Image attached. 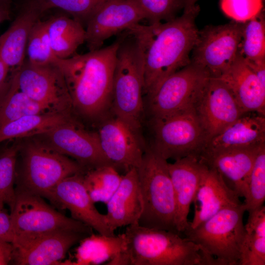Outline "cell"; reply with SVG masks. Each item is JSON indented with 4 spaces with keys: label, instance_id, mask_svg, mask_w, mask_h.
I'll return each instance as SVG.
<instances>
[{
    "label": "cell",
    "instance_id": "obj_9",
    "mask_svg": "<svg viewBox=\"0 0 265 265\" xmlns=\"http://www.w3.org/2000/svg\"><path fill=\"white\" fill-rule=\"evenodd\" d=\"M210 77L191 63L169 75L144 96L145 118H161L194 107Z\"/></svg>",
    "mask_w": 265,
    "mask_h": 265
},
{
    "label": "cell",
    "instance_id": "obj_10",
    "mask_svg": "<svg viewBox=\"0 0 265 265\" xmlns=\"http://www.w3.org/2000/svg\"><path fill=\"white\" fill-rule=\"evenodd\" d=\"M10 215L13 241L62 231L87 235L93 233L91 228L57 212L43 197L26 191L16 189V198Z\"/></svg>",
    "mask_w": 265,
    "mask_h": 265
},
{
    "label": "cell",
    "instance_id": "obj_18",
    "mask_svg": "<svg viewBox=\"0 0 265 265\" xmlns=\"http://www.w3.org/2000/svg\"><path fill=\"white\" fill-rule=\"evenodd\" d=\"M69 176L55 187L50 201L61 209L68 210L71 217L104 235L114 233L108 226L105 214L96 209L83 182V174Z\"/></svg>",
    "mask_w": 265,
    "mask_h": 265
},
{
    "label": "cell",
    "instance_id": "obj_40",
    "mask_svg": "<svg viewBox=\"0 0 265 265\" xmlns=\"http://www.w3.org/2000/svg\"><path fill=\"white\" fill-rule=\"evenodd\" d=\"M0 238L11 243L14 239L10 215L4 209H0Z\"/></svg>",
    "mask_w": 265,
    "mask_h": 265
},
{
    "label": "cell",
    "instance_id": "obj_36",
    "mask_svg": "<svg viewBox=\"0 0 265 265\" xmlns=\"http://www.w3.org/2000/svg\"><path fill=\"white\" fill-rule=\"evenodd\" d=\"M148 24L171 21L184 8L183 0H134Z\"/></svg>",
    "mask_w": 265,
    "mask_h": 265
},
{
    "label": "cell",
    "instance_id": "obj_4",
    "mask_svg": "<svg viewBox=\"0 0 265 265\" xmlns=\"http://www.w3.org/2000/svg\"><path fill=\"white\" fill-rule=\"evenodd\" d=\"M119 37L111 107L115 116L142 136L145 116L142 55L136 40L128 30Z\"/></svg>",
    "mask_w": 265,
    "mask_h": 265
},
{
    "label": "cell",
    "instance_id": "obj_21",
    "mask_svg": "<svg viewBox=\"0 0 265 265\" xmlns=\"http://www.w3.org/2000/svg\"><path fill=\"white\" fill-rule=\"evenodd\" d=\"M203 163L199 158L189 156L168 162L176 204V229L183 233L189 227L187 219L191 204L200 181Z\"/></svg>",
    "mask_w": 265,
    "mask_h": 265
},
{
    "label": "cell",
    "instance_id": "obj_43",
    "mask_svg": "<svg viewBox=\"0 0 265 265\" xmlns=\"http://www.w3.org/2000/svg\"><path fill=\"white\" fill-rule=\"evenodd\" d=\"M245 61L256 75L261 83L265 86V60L255 61L245 60Z\"/></svg>",
    "mask_w": 265,
    "mask_h": 265
},
{
    "label": "cell",
    "instance_id": "obj_12",
    "mask_svg": "<svg viewBox=\"0 0 265 265\" xmlns=\"http://www.w3.org/2000/svg\"><path fill=\"white\" fill-rule=\"evenodd\" d=\"M19 89L52 111L69 113L72 102L64 76L56 64L24 62L13 76Z\"/></svg>",
    "mask_w": 265,
    "mask_h": 265
},
{
    "label": "cell",
    "instance_id": "obj_46",
    "mask_svg": "<svg viewBox=\"0 0 265 265\" xmlns=\"http://www.w3.org/2000/svg\"><path fill=\"white\" fill-rule=\"evenodd\" d=\"M10 0H0V5L6 7V4L9 2Z\"/></svg>",
    "mask_w": 265,
    "mask_h": 265
},
{
    "label": "cell",
    "instance_id": "obj_25",
    "mask_svg": "<svg viewBox=\"0 0 265 265\" xmlns=\"http://www.w3.org/2000/svg\"><path fill=\"white\" fill-rule=\"evenodd\" d=\"M43 13L35 0L30 1L0 36V57L10 70L16 71L24 63L30 31Z\"/></svg>",
    "mask_w": 265,
    "mask_h": 265
},
{
    "label": "cell",
    "instance_id": "obj_34",
    "mask_svg": "<svg viewBox=\"0 0 265 265\" xmlns=\"http://www.w3.org/2000/svg\"><path fill=\"white\" fill-rule=\"evenodd\" d=\"M110 0H35L42 11L58 8L69 14L84 26L91 17Z\"/></svg>",
    "mask_w": 265,
    "mask_h": 265
},
{
    "label": "cell",
    "instance_id": "obj_6",
    "mask_svg": "<svg viewBox=\"0 0 265 265\" xmlns=\"http://www.w3.org/2000/svg\"><path fill=\"white\" fill-rule=\"evenodd\" d=\"M22 161L16 172L15 189L29 192L50 200L55 187L65 178L86 170L77 161L51 148L44 142L30 141L22 148Z\"/></svg>",
    "mask_w": 265,
    "mask_h": 265
},
{
    "label": "cell",
    "instance_id": "obj_2",
    "mask_svg": "<svg viewBox=\"0 0 265 265\" xmlns=\"http://www.w3.org/2000/svg\"><path fill=\"white\" fill-rule=\"evenodd\" d=\"M120 37L106 47L58 59L72 107L88 119L105 116L111 106L112 86Z\"/></svg>",
    "mask_w": 265,
    "mask_h": 265
},
{
    "label": "cell",
    "instance_id": "obj_37",
    "mask_svg": "<svg viewBox=\"0 0 265 265\" xmlns=\"http://www.w3.org/2000/svg\"><path fill=\"white\" fill-rule=\"evenodd\" d=\"M220 7L232 21L244 23L263 10L264 0H220Z\"/></svg>",
    "mask_w": 265,
    "mask_h": 265
},
{
    "label": "cell",
    "instance_id": "obj_17",
    "mask_svg": "<svg viewBox=\"0 0 265 265\" xmlns=\"http://www.w3.org/2000/svg\"><path fill=\"white\" fill-rule=\"evenodd\" d=\"M144 20L134 0H110L85 25V41L89 51L102 47L111 36L129 30Z\"/></svg>",
    "mask_w": 265,
    "mask_h": 265
},
{
    "label": "cell",
    "instance_id": "obj_28",
    "mask_svg": "<svg viewBox=\"0 0 265 265\" xmlns=\"http://www.w3.org/2000/svg\"><path fill=\"white\" fill-rule=\"evenodd\" d=\"M71 119L69 113L56 112L25 116L0 127V143L43 134Z\"/></svg>",
    "mask_w": 265,
    "mask_h": 265
},
{
    "label": "cell",
    "instance_id": "obj_5",
    "mask_svg": "<svg viewBox=\"0 0 265 265\" xmlns=\"http://www.w3.org/2000/svg\"><path fill=\"white\" fill-rule=\"evenodd\" d=\"M137 170L143 204L138 224L177 232L176 204L167 161L147 147Z\"/></svg>",
    "mask_w": 265,
    "mask_h": 265
},
{
    "label": "cell",
    "instance_id": "obj_39",
    "mask_svg": "<svg viewBox=\"0 0 265 265\" xmlns=\"http://www.w3.org/2000/svg\"><path fill=\"white\" fill-rule=\"evenodd\" d=\"M249 216L244 225L245 232L260 237H265V207L262 205L248 212Z\"/></svg>",
    "mask_w": 265,
    "mask_h": 265
},
{
    "label": "cell",
    "instance_id": "obj_13",
    "mask_svg": "<svg viewBox=\"0 0 265 265\" xmlns=\"http://www.w3.org/2000/svg\"><path fill=\"white\" fill-rule=\"evenodd\" d=\"M194 108L207 142L245 113L228 86L220 79L211 77Z\"/></svg>",
    "mask_w": 265,
    "mask_h": 265
},
{
    "label": "cell",
    "instance_id": "obj_11",
    "mask_svg": "<svg viewBox=\"0 0 265 265\" xmlns=\"http://www.w3.org/2000/svg\"><path fill=\"white\" fill-rule=\"evenodd\" d=\"M243 23L232 21L209 25L198 31L190 55V63L218 78L231 65L238 53Z\"/></svg>",
    "mask_w": 265,
    "mask_h": 265
},
{
    "label": "cell",
    "instance_id": "obj_47",
    "mask_svg": "<svg viewBox=\"0 0 265 265\" xmlns=\"http://www.w3.org/2000/svg\"><path fill=\"white\" fill-rule=\"evenodd\" d=\"M2 150H1V151H0V154L1 153V152H2Z\"/></svg>",
    "mask_w": 265,
    "mask_h": 265
},
{
    "label": "cell",
    "instance_id": "obj_20",
    "mask_svg": "<svg viewBox=\"0 0 265 265\" xmlns=\"http://www.w3.org/2000/svg\"><path fill=\"white\" fill-rule=\"evenodd\" d=\"M264 144L265 115L256 112H245L209 139L201 155L234 149L256 148Z\"/></svg>",
    "mask_w": 265,
    "mask_h": 265
},
{
    "label": "cell",
    "instance_id": "obj_35",
    "mask_svg": "<svg viewBox=\"0 0 265 265\" xmlns=\"http://www.w3.org/2000/svg\"><path fill=\"white\" fill-rule=\"evenodd\" d=\"M243 203L246 211L255 209L265 200V145L258 150L250 172L247 193Z\"/></svg>",
    "mask_w": 265,
    "mask_h": 265
},
{
    "label": "cell",
    "instance_id": "obj_27",
    "mask_svg": "<svg viewBox=\"0 0 265 265\" xmlns=\"http://www.w3.org/2000/svg\"><path fill=\"white\" fill-rule=\"evenodd\" d=\"M52 50L58 59L69 58L76 53L85 41L84 27L79 21L67 16L53 17L47 21Z\"/></svg>",
    "mask_w": 265,
    "mask_h": 265
},
{
    "label": "cell",
    "instance_id": "obj_31",
    "mask_svg": "<svg viewBox=\"0 0 265 265\" xmlns=\"http://www.w3.org/2000/svg\"><path fill=\"white\" fill-rule=\"evenodd\" d=\"M238 53L246 61L265 60V18L263 10L243 23Z\"/></svg>",
    "mask_w": 265,
    "mask_h": 265
},
{
    "label": "cell",
    "instance_id": "obj_3",
    "mask_svg": "<svg viewBox=\"0 0 265 265\" xmlns=\"http://www.w3.org/2000/svg\"><path fill=\"white\" fill-rule=\"evenodd\" d=\"M125 250L109 265H219L200 245L176 232L126 226Z\"/></svg>",
    "mask_w": 265,
    "mask_h": 265
},
{
    "label": "cell",
    "instance_id": "obj_16",
    "mask_svg": "<svg viewBox=\"0 0 265 265\" xmlns=\"http://www.w3.org/2000/svg\"><path fill=\"white\" fill-rule=\"evenodd\" d=\"M89 235L71 231H57L15 239L11 262L18 265H50L59 263L68 250Z\"/></svg>",
    "mask_w": 265,
    "mask_h": 265
},
{
    "label": "cell",
    "instance_id": "obj_8",
    "mask_svg": "<svg viewBox=\"0 0 265 265\" xmlns=\"http://www.w3.org/2000/svg\"><path fill=\"white\" fill-rule=\"evenodd\" d=\"M243 204L222 209L193 229L183 234L200 245L219 265H238L245 235Z\"/></svg>",
    "mask_w": 265,
    "mask_h": 265
},
{
    "label": "cell",
    "instance_id": "obj_42",
    "mask_svg": "<svg viewBox=\"0 0 265 265\" xmlns=\"http://www.w3.org/2000/svg\"><path fill=\"white\" fill-rule=\"evenodd\" d=\"M13 247L10 242L0 238V265H6L12 261Z\"/></svg>",
    "mask_w": 265,
    "mask_h": 265
},
{
    "label": "cell",
    "instance_id": "obj_26",
    "mask_svg": "<svg viewBox=\"0 0 265 265\" xmlns=\"http://www.w3.org/2000/svg\"><path fill=\"white\" fill-rule=\"evenodd\" d=\"M76 251L75 265L108 264L122 253L126 248L124 233L118 235H104L93 233L80 241Z\"/></svg>",
    "mask_w": 265,
    "mask_h": 265
},
{
    "label": "cell",
    "instance_id": "obj_14",
    "mask_svg": "<svg viewBox=\"0 0 265 265\" xmlns=\"http://www.w3.org/2000/svg\"><path fill=\"white\" fill-rule=\"evenodd\" d=\"M42 135L46 136L47 145L73 158L86 171L111 165L102 151L97 132L85 130L72 119Z\"/></svg>",
    "mask_w": 265,
    "mask_h": 265
},
{
    "label": "cell",
    "instance_id": "obj_1",
    "mask_svg": "<svg viewBox=\"0 0 265 265\" xmlns=\"http://www.w3.org/2000/svg\"><path fill=\"white\" fill-rule=\"evenodd\" d=\"M196 4L180 17L163 23L142 25L128 30L139 48L142 58L143 96L169 75L190 63L198 33Z\"/></svg>",
    "mask_w": 265,
    "mask_h": 265
},
{
    "label": "cell",
    "instance_id": "obj_33",
    "mask_svg": "<svg viewBox=\"0 0 265 265\" xmlns=\"http://www.w3.org/2000/svg\"><path fill=\"white\" fill-rule=\"evenodd\" d=\"M20 145L14 144L0 154V209L5 205L10 209L16 198L17 160Z\"/></svg>",
    "mask_w": 265,
    "mask_h": 265
},
{
    "label": "cell",
    "instance_id": "obj_22",
    "mask_svg": "<svg viewBox=\"0 0 265 265\" xmlns=\"http://www.w3.org/2000/svg\"><path fill=\"white\" fill-rule=\"evenodd\" d=\"M106 204V221L112 232L138 223L143 204L136 168L122 175L119 186Z\"/></svg>",
    "mask_w": 265,
    "mask_h": 265
},
{
    "label": "cell",
    "instance_id": "obj_44",
    "mask_svg": "<svg viewBox=\"0 0 265 265\" xmlns=\"http://www.w3.org/2000/svg\"><path fill=\"white\" fill-rule=\"evenodd\" d=\"M198 0H183L184 3V11H188L193 8L196 5Z\"/></svg>",
    "mask_w": 265,
    "mask_h": 265
},
{
    "label": "cell",
    "instance_id": "obj_15",
    "mask_svg": "<svg viewBox=\"0 0 265 265\" xmlns=\"http://www.w3.org/2000/svg\"><path fill=\"white\" fill-rule=\"evenodd\" d=\"M97 133L104 155L117 170L121 169L126 173L139 167L147 146L143 137L127 124L116 116L106 119Z\"/></svg>",
    "mask_w": 265,
    "mask_h": 265
},
{
    "label": "cell",
    "instance_id": "obj_30",
    "mask_svg": "<svg viewBox=\"0 0 265 265\" xmlns=\"http://www.w3.org/2000/svg\"><path fill=\"white\" fill-rule=\"evenodd\" d=\"M122 177L113 166L105 165L86 171L83 182L95 203L106 204L119 186Z\"/></svg>",
    "mask_w": 265,
    "mask_h": 265
},
{
    "label": "cell",
    "instance_id": "obj_23",
    "mask_svg": "<svg viewBox=\"0 0 265 265\" xmlns=\"http://www.w3.org/2000/svg\"><path fill=\"white\" fill-rule=\"evenodd\" d=\"M217 78L228 86L244 112L265 115V86L239 53L230 67Z\"/></svg>",
    "mask_w": 265,
    "mask_h": 265
},
{
    "label": "cell",
    "instance_id": "obj_38",
    "mask_svg": "<svg viewBox=\"0 0 265 265\" xmlns=\"http://www.w3.org/2000/svg\"><path fill=\"white\" fill-rule=\"evenodd\" d=\"M265 265V237L245 233L238 265Z\"/></svg>",
    "mask_w": 265,
    "mask_h": 265
},
{
    "label": "cell",
    "instance_id": "obj_41",
    "mask_svg": "<svg viewBox=\"0 0 265 265\" xmlns=\"http://www.w3.org/2000/svg\"><path fill=\"white\" fill-rule=\"evenodd\" d=\"M10 69L0 57V101L5 96L10 85L8 80V73Z\"/></svg>",
    "mask_w": 265,
    "mask_h": 265
},
{
    "label": "cell",
    "instance_id": "obj_32",
    "mask_svg": "<svg viewBox=\"0 0 265 265\" xmlns=\"http://www.w3.org/2000/svg\"><path fill=\"white\" fill-rule=\"evenodd\" d=\"M26 52L27 62L33 65L56 64L58 58L52 48L47 21L37 20L33 26L28 38Z\"/></svg>",
    "mask_w": 265,
    "mask_h": 265
},
{
    "label": "cell",
    "instance_id": "obj_29",
    "mask_svg": "<svg viewBox=\"0 0 265 265\" xmlns=\"http://www.w3.org/2000/svg\"><path fill=\"white\" fill-rule=\"evenodd\" d=\"M49 112L53 111L21 91L12 77L9 88L0 101V127L25 116Z\"/></svg>",
    "mask_w": 265,
    "mask_h": 265
},
{
    "label": "cell",
    "instance_id": "obj_24",
    "mask_svg": "<svg viewBox=\"0 0 265 265\" xmlns=\"http://www.w3.org/2000/svg\"><path fill=\"white\" fill-rule=\"evenodd\" d=\"M262 146L253 149H234L202 154L199 159L207 166L216 170L224 179L229 180L239 197L245 198L256 155Z\"/></svg>",
    "mask_w": 265,
    "mask_h": 265
},
{
    "label": "cell",
    "instance_id": "obj_45",
    "mask_svg": "<svg viewBox=\"0 0 265 265\" xmlns=\"http://www.w3.org/2000/svg\"><path fill=\"white\" fill-rule=\"evenodd\" d=\"M8 17V12L6 7L0 5V23Z\"/></svg>",
    "mask_w": 265,
    "mask_h": 265
},
{
    "label": "cell",
    "instance_id": "obj_7",
    "mask_svg": "<svg viewBox=\"0 0 265 265\" xmlns=\"http://www.w3.org/2000/svg\"><path fill=\"white\" fill-rule=\"evenodd\" d=\"M153 152L167 160L193 156L199 158L207 142L194 107L147 120Z\"/></svg>",
    "mask_w": 265,
    "mask_h": 265
},
{
    "label": "cell",
    "instance_id": "obj_19",
    "mask_svg": "<svg viewBox=\"0 0 265 265\" xmlns=\"http://www.w3.org/2000/svg\"><path fill=\"white\" fill-rule=\"evenodd\" d=\"M193 203L194 217L187 229L196 227L223 209L242 204L222 176L204 163Z\"/></svg>",
    "mask_w": 265,
    "mask_h": 265
}]
</instances>
